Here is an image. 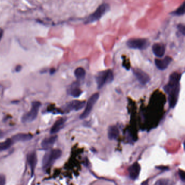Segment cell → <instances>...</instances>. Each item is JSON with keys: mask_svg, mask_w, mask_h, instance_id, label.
Returning <instances> with one entry per match:
<instances>
[{"mask_svg": "<svg viewBox=\"0 0 185 185\" xmlns=\"http://www.w3.org/2000/svg\"><path fill=\"white\" fill-rule=\"evenodd\" d=\"M181 74L177 72L169 76L168 83L164 87L165 92L168 95V102L171 108H174L177 105L180 92V81Z\"/></svg>", "mask_w": 185, "mask_h": 185, "instance_id": "cell-1", "label": "cell"}, {"mask_svg": "<svg viewBox=\"0 0 185 185\" xmlns=\"http://www.w3.org/2000/svg\"><path fill=\"white\" fill-rule=\"evenodd\" d=\"M114 80V74L111 70L102 71L96 76V82L98 89H101L107 83H111Z\"/></svg>", "mask_w": 185, "mask_h": 185, "instance_id": "cell-2", "label": "cell"}, {"mask_svg": "<svg viewBox=\"0 0 185 185\" xmlns=\"http://www.w3.org/2000/svg\"><path fill=\"white\" fill-rule=\"evenodd\" d=\"M62 155V151L59 149H54L46 153L44 155L42 160V166L44 169L49 168L52 166L55 161L57 160L61 157Z\"/></svg>", "mask_w": 185, "mask_h": 185, "instance_id": "cell-3", "label": "cell"}, {"mask_svg": "<svg viewBox=\"0 0 185 185\" xmlns=\"http://www.w3.org/2000/svg\"><path fill=\"white\" fill-rule=\"evenodd\" d=\"M41 104L39 101H34L32 104L31 109L29 112L23 115L21 121L23 123L32 122L36 120L39 111L41 107Z\"/></svg>", "mask_w": 185, "mask_h": 185, "instance_id": "cell-4", "label": "cell"}, {"mask_svg": "<svg viewBox=\"0 0 185 185\" xmlns=\"http://www.w3.org/2000/svg\"><path fill=\"white\" fill-rule=\"evenodd\" d=\"M127 45L131 49L143 50L148 47L149 42L146 38H131L127 41Z\"/></svg>", "mask_w": 185, "mask_h": 185, "instance_id": "cell-5", "label": "cell"}, {"mask_svg": "<svg viewBox=\"0 0 185 185\" xmlns=\"http://www.w3.org/2000/svg\"><path fill=\"white\" fill-rule=\"evenodd\" d=\"M99 97V94L98 92L95 93L90 96V98L87 101V104H86L84 112H83L81 115H80V119H84L89 117L90 113L92 110L93 107L94 106L95 104L98 100Z\"/></svg>", "mask_w": 185, "mask_h": 185, "instance_id": "cell-6", "label": "cell"}, {"mask_svg": "<svg viewBox=\"0 0 185 185\" xmlns=\"http://www.w3.org/2000/svg\"><path fill=\"white\" fill-rule=\"evenodd\" d=\"M109 6L107 4H103L98 7L94 13L91 15L86 21V23H91L97 21L103 16L106 11H108Z\"/></svg>", "mask_w": 185, "mask_h": 185, "instance_id": "cell-7", "label": "cell"}, {"mask_svg": "<svg viewBox=\"0 0 185 185\" xmlns=\"http://www.w3.org/2000/svg\"><path fill=\"white\" fill-rule=\"evenodd\" d=\"M85 101L74 100L72 101L65 105L64 107V111L65 112H70L71 111H79L82 109L85 105Z\"/></svg>", "mask_w": 185, "mask_h": 185, "instance_id": "cell-8", "label": "cell"}, {"mask_svg": "<svg viewBox=\"0 0 185 185\" xmlns=\"http://www.w3.org/2000/svg\"><path fill=\"white\" fill-rule=\"evenodd\" d=\"M133 74L139 82L142 84H147L149 81L150 77L149 75L144 71L139 68H135L133 69Z\"/></svg>", "mask_w": 185, "mask_h": 185, "instance_id": "cell-9", "label": "cell"}, {"mask_svg": "<svg viewBox=\"0 0 185 185\" xmlns=\"http://www.w3.org/2000/svg\"><path fill=\"white\" fill-rule=\"evenodd\" d=\"M172 61L171 57L166 56L163 59H155V63L157 68L161 71H163L168 67L169 65L171 63Z\"/></svg>", "mask_w": 185, "mask_h": 185, "instance_id": "cell-10", "label": "cell"}, {"mask_svg": "<svg viewBox=\"0 0 185 185\" xmlns=\"http://www.w3.org/2000/svg\"><path fill=\"white\" fill-rule=\"evenodd\" d=\"M66 120L67 119L66 117H61L57 120L51 128L50 133L51 134H55L59 132V131L63 128Z\"/></svg>", "mask_w": 185, "mask_h": 185, "instance_id": "cell-11", "label": "cell"}, {"mask_svg": "<svg viewBox=\"0 0 185 185\" xmlns=\"http://www.w3.org/2000/svg\"><path fill=\"white\" fill-rule=\"evenodd\" d=\"M27 160L29 165L30 166L32 175H33L34 174V171H35L36 166L38 162V159H37V155L36 152L29 153L27 156Z\"/></svg>", "mask_w": 185, "mask_h": 185, "instance_id": "cell-12", "label": "cell"}, {"mask_svg": "<svg viewBox=\"0 0 185 185\" xmlns=\"http://www.w3.org/2000/svg\"><path fill=\"white\" fill-rule=\"evenodd\" d=\"M152 50L154 54L155 55L156 57H163L165 53L166 47L163 44L156 43L153 44Z\"/></svg>", "mask_w": 185, "mask_h": 185, "instance_id": "cell-13", "label": "cell"}, {"mask_svg": "<svg viewBox=\"0 0 185 185\" xmlns=\"http://www.w3.org/2000/svg\"><path fill=\"white\" fill-rule=\"evenodd\" d=\"M141 171V167L139 163L135 162L129 168V174L131 179L135 180L139 177Z\"/></svg>", "mask_w": 185, "mask_h": 185, "instance_id": "cell-14", "label": "cell"}, {"mask_svg": "<svg viewBox=\"0 0 185 185\" xmlns=\"http://www.w3.org/2000/svg\"><path fill=\"white\" fill-rule=\"evenodd\" d=\"M68 94L74 98H78L82 94V91L79 87V83L74 82L68 89Z\"/></svg>", "mask_w": 185, "mask_h": 185, "instance_id": "cell-15", "label": "cell"}, {"mask_svg": "<svg viewBox=\"0 0 185 185\" xmlns=\"http://www.w3.org/2000/svg\"><path fill=\"white\" fill-rule=\"evenodd\" d=\"M57 139V136H50L44 139L41 142V147L45 150H49L52 148Z\"/></svg>", "mask_w": 185, "mask_h": 185, "instance_id": "cell-16", "label": "cell"}, {"mask_svg": "<svg viewBox=\"0 0 185 185\" xmlns=\"http://www.w3.org/2000/svg\"><path fill=\"white\" fill-rule=\"evenodd\" d=\"M33 136L30 134L19 133L17 134L12 137V140L13 142L27 141L32 139Z\"/></svg>", "mask_w": 185, "mask_h": 185, "instance_id": "cell-17", "label": "cell"}, {"mask_svg": "<svg viewBox=\"0 0 185 185\" xmlns=\"http://www.w3.org/2000/svg\"><path fill=\"white\" fill-rule=\"evenodd\" d=\"M120 132L118 128L116 126H111L108 128V135L109 139L110 140H115L117 139L119 136Z\"/></svg>", "mask_w": 185, "mask_h": 185, "instance_id": "cell-18", "label": "cell"}, {"mask_svg": "<svg viewBox=\"0 0 185 185\" xmlns=\"http://www.w3.org/2000/svg\"><path fill=\"white\" fill-rule=\"evenodd\" d=\"M74 75L78 80H83L86 75V71L84 68L78 67L74 71Z\"/></svg>", "mask_w": 185, "mask_h": 185, "instance_id": "cell-19", "label": "cell"}, {"mask_svg": "<svg viewBox=\"0 0 185 185\" xmlns=\"http://www.w3.org/2000/svg\"><path fill=\"white\" fill-rule=\"evenodd\" d=\"M13 141L12 139H7L5 141L2 142L0 144V150L1 151H3L5 150H7L11 147V145L13 144Z\"/></svg>", "mask_w": 185, "mask_h": 185, "instance_id": "cell-20", "label": "cell"}, {"mask_svg": "<svg viewBox=\"0 0 185 185\" xmlns=\"http://www.w3.org/2000/svg\"><path fill=\"white\" fill-rule=\"evenodd\" d=\"M171 14L173 15L177 16V17L182 16L185 14V1L181 6H180L177 9V10L172 12Z\"/></svg>", "mask_w": 185, "mask_h": 185, "instance_id": "cell-21", "label": "cell"}, {"mask_svg": "<svg viewBox=\"0 0 185 185\" xmlns=\"http://www.w3.org/2000/svg\"><path fill=\"white\" fill-rule=\"evenodd\" d=\"M154 185H173L171 180L168 179H160L156 181Z\"/></svg>", "mask_w": 185, "mask_h": 185, "instance_id": "cell-22", "label": "cell"}, {"mask_svg": "<svg viewBox=\"0 0 185 185\" xmlns=\"http://www.w3.org/2000/svg\"><path fill=\"white\" fill-rule=\"evenodd\" d=\"M177 29L182 35L185 36V25L182 24L177 25Z\"/></svg>", "mask_w": 185, "mask_h": 185, "instance_id": "cell-23", "label": "cell"}, {"mask_svg": "<svg viewBox=\"0 0 185 185\" xmlns=\"http://www.w3.org/2000/svg\"><path fill=\"white\" fill-rule=\"evenodd\" d=\"M179 174L180 177L182 180V182H184L185 183V171H183L182 170H179Z\"/></svg>", "mask_w": 185, "mask_h": 185, "instance_id": "cell-24", "label": "cell"}, {"mask_svg": "<svg viewBox=\"0 0 185 185\" xmlns=\"http://www.w3.org/2000/svg\"><path fill=\"white\" fill-rule=\"evenodd\" d=\"M5 184H6V177L3 175H1L0 177V185H5Z\"/></svg>", "mask_w": 185, "mask_h": 185, "instance_id": "cell-25", "label": "cell"}, {"mask_svg": "<svg viewBox=\"0 0 185 185\" xmlns=\"http://www.w3.org/2000/svg\"><path fill=\"white\" fill-rule=\"evenodd\" d=\"M21 69H22V67L20 65L17 66V67L15 68V71L17 72H19L20 71H21Z\"/></svg>", "mask_w": 185, "mask_h": 185, "instance_id": "cell-26", "label": "cell"}, {"mask_svg": "<svg viewBox=\"0 0 185 185\" xmlns=\"http://www.w3.org/2000/svg\"><path fill=\"white\" fill-rule=\"evenodd\" d=\"M55 70L54 68H53V69H51L50 73H51V74H54V73H55Z\"/></svg>", "mask_w": 185, "mask_h": 185, "instance_id": "cell-27", "label": "cell"}, {"mask_svg": "<svg viewBox=\"0 0 185 185\" xmlns=\"http://www.w3.org/2000/svg\"><path fill=\"white\" fill-rule=\"evenodd\" d=\"M142 185H147V181H146V182H143V183H142Z\"/></svg>", "mask_w": 185, "mask_h": 185, "instance_id": "cell-28", "label": "cell"}, {"mask_svg": "<svg viewBox=\"0 0 185 185\" xmlns=\"http://www.w3.org/2000/svg\"><path fill=\"white\" fill-rule=\"evenodd\" d=\"M184 148H185V142H184Z\"/></svg>", "mask_w": 185, "mask_h": 185, "instance_id": "cell-29", "label": "cell"}]
</instances>
